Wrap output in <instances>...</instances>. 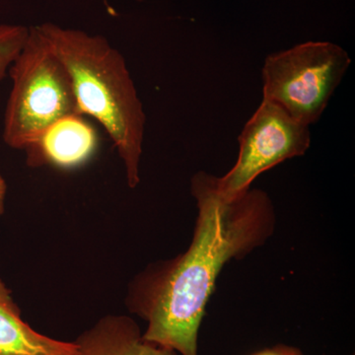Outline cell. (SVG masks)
<instances>
[{
  "label": "cell",
  "mask_w": 355,
  "mask_h": 355,
  "mask_svg": "<svg viewBox=\"0 0 355 355\" xmlns=\"http://www.w3.org/2000/svg\"><path fill=\"white\" fill-rule=\"evenodd\" d=\"M191 193L198 217L190 246L144 268L125 298L128 310L147 323L144 340L180 355H198L205 308L224 266L265 245L275 226L272 200L260 189L227 200L217 177L200 171L191 178Z\"/></svg>",
  "instance_id": "1"
},
{
  "label": "cell",
  "mask_w": 355,
  "mask_h": 355,
  "mask_svg": "<svg viewBox=\"0 0 355 355\" xmlns=\"http://www.w3.org/2000/svg\"><path fill=\"white\" fill-rule=\"evenodd\" d=\"M39 32L69 71L79 113L106 130L125 166L128 187L140 182L146 114L123 55L108 40L53 23Z\"/></svg>",
  "instance_id": "2"
},
{
  "label": "cell",
  "mask_w": 355,
  "mask_h": 355,
  "mask_svg": "<svg viewBox=\"0 0 355 355\" xmlns=\"http://www.w3.org/2000/svg\"><path fill=\"white\" fill-rule=\"evenodd\" d=\"M8 74L12 89L2 137L11 148L24 151L55 121L81 114L69 71L37 26L29 28L28 38Z\"/></svg>",
  "instance_id": "3"
},
{
  "label": "cell",
  "mask_w": 355,
  "mask_h": 355,
  "mask_svg": "<svg viewBox=\"0 0 355 355\" xmlns=\"http://www.w3.org/2000/svg\"><path fill=\"white\" fill-rule=\"evenodd\" d=\"M352 64L338 44L309 41L270 53L261 69L263 100L306 125L321 119Z\"/></svg>",
  "instance_id": "4"
},
{
  "label": "cell",
  "mask_w": 355,
  "mask_h": 355,
  "mask_svg": "<svg viewBox=\"0 0 355 355\" xmlns=\"http://www.w3.org/2000/svg\"><path fill=\"white\" fill-rule=\"evenodd\" d=\"M238 142L235 164L224 176L217 177V189L227 200L246 193L263 173L305 155L311 146L310 127L263 100L243 128Z\"/></svg>",
  "instance_id": "5"
},
{
  "label": "cell",
  "mask_w": 355,
  "mask_h": 355,
  "mask_svg": "<svg viewBox=\"0 0 355 355\" xmlns=\"http://www.w3.org/2000/svg\"><path fill=\"white\" fill-rule=\"evenodd\" d=\"M97 148L95 128L83 114H71L46 128L24 153L29 167L72 170L87 163Z\"/></svg>",
  "instance_id": "6"
},
{
  "label": "cell",
  "mask_w": 355,
  "mask_h": 355,
  "mask_svg": "<svg viewBox=\"0 0 355 355\" xmlns=\"http://www.w3.org/2000/svg\"><path fill=\"white\" fill-rule=\"evenodd\" d=\"M74 355H180L147 342L132 318L107 315L77 336Z\"/></svg>",
  "instance_id": "7"
},
{
  "label": "cell",
  "mask_w": 355,
  "mask_h": 355,
  "mask_svg": "<svg viewBox=\"0 0 355 355\" xmlns=\"http://www.w3.org/2000/svg\"><path fill=\"white\" fill-rule=\"evenodd\" d=\"M74 342H62L35 331L22 319L10 289L0 279V355H74Z\"/></svg>",
  "instance_id": "8"
},
{
  "label": "cell",
  "mask_w": 355,
  "mask_h": 355,
  "mask_svg": "<svg viewBox=\"0 0 355 355\" xmlns=\"http://www.w3.org/2000/svg\"><path fill=\"white\" fill-rule=\"evenodd\" d=\"M29 34V28L22 25H0V81L22 50Z\"/></svg>",
  "instance_id": "9"
},
{
  "label": "cell",
  "mask_w": 355,
  "mask_h": 355,
  "mask_svg": "<svg viewBox=\"0 0 355 355\" xmlns=\"http://www.w3.org/2000/svg\"><path fill=\"white\" fill-rule=\"evenodd\" d=\"M7 184L4 178L0 174V216L4 212V202H6Z\"/></svg>",
  "instance_id": "10"
},
{
  "label": "cell",
  "mask_w": 355,
  "mask_h": 355,
  "mask_svg": "<svg viewBox=\"0 0 355 355\" xmlns=\"http://www.w3.org/2000/svg\"><path fill=\"white\" fill-rule=\"evenodd\" d=\"M280 355H303L300 349L296 347H288V345H279L275 347Z\"/></svg>",
  "instance_id": "11"
},
{
  "label": "cell",
  "mask_w": 355,
  "mask_h": 355,
  "mask_svg": "<svg viewBox=\"0 0 355 355\" xmlns=\"http://www.w3.org/2000/svg\"><path fill=\"white\" fill-rule=\"evenodd\" d=\"M252 355H280L279 352H277L275 347H272V349H266L261 350V352H254V354Z\"/></svg>",
  "instance_id": "12"
},
{
  "label": "cell",
  "mask_w": 355,
  "mask_h": 355,
  "mask_svg": "<svg viewBox=\"0 0 355 355\" xmlns=\"http://www.w3.org/2000/svg\"><path fill=\"white\" fill-rule=\"evenodd\" d=\"M102 1L103 3L105 4V7H106L107 11H108L110 15H116V11L114 10L113 7H111V6H110V4L108 3V0H102ZM137 1H142V0H137Z\"/></svg>",
  "instance_id": "13"
}]
</instances>
